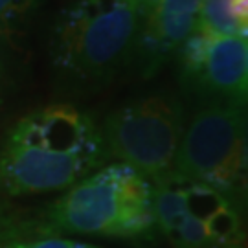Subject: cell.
<instances>
[{
	"label": "cell",
	"mask_w": 248,
	"mask_h": 248,
	"mask_svg": "<svg viewBox=\"0 0 248 248\" xmlns=\"http://www.w3.org/2000/svg\"><path fill=\"white\" fill-rule=\"evenodd\" d=\"M241 2H248V0H241Z\"/></svg>",
	"instance_id": "cell-16"
},
{
	"label": "cell",
	"mask_w": 248,
	"mask_h": 248,
	"mask_svg": "<svg viewBox=\"0 0 248 248\" xmlns=\"http://www.w3.org/2000/svg\"><path fill=\"white\" fill-rule=\"evenodd\" d=\"M248 101V48H247V76H245V87H243V98L241 103Z\"/></svg>",
	"instance_id": "cell-14"
},
{
	"label": "cell",
	"mask_w": 248,
	"mask_h": 248,
	"mask_svg": "<svg viewBox=\"0 0 248 248\" xmlns=\"http://www.w3.org/2000/svg\"><path fill=\"white\" fill-rule=\"evenodd\" d=\"M243 120H245V145H247V189H245V201H243V219L248 228V101L243 103Z\"/></svg>",
	"instance_id": "cell-13"
},
{
	"label": "cell",
	"mask_w": 248,
	"mask_h": 248,
	"mask_svg": "<svg viewBox=\"0 0 248 248\" xmlns=\"http://www.w3.org/2000/svg\"><path fill=\"white\" fill-rule=\"evenodd\" d=\"M143 0H81L62 13L52 39L55 70L72 89H99L133 62Z\"/></svg>",
	"instance_id": "cell-2"
},
{
	"label": "cell",
	"mask_w": 248,
	"mask_h": 248,
	"mask_svg": "<svg viewBox=\"0 0 248 248\" xmlns=\"http://www.w3.org/2000/svg\"><path fill=\"white\" fill-rule=\"evenodd\" d=\"M184 131L180 101L166 92H155L112 110L101 134L108 158L156 184L173 175Z\"/></svg>",
	"instance_id": "cell-5"
},
{
	"label": "cell",
	"mask_w": 248,
	"mask_h": 248,
	"mask_svg": "<svg viewBox=\"0 0 248 248\" xmlns=\"http://www.w3.org/2000/svg\"><path fill=\"white\" fill-rule=\"evenodd\" d=\"M39 219L45 230L59 235L153 239V184L125 164H107L64 191Z\"/></svg>",
	"instance_id": "cell-3"
},
{
	"label": "cell",
	"mask_w": 248,
	"mask_h": 248,
	"mask_svg": "<svg viewBox=\"0 0 248 248\" xmlns=\"http://www.w3.org/2000/svg\"><path fill=\"white\" fill-rule=\"evenodd\" d=\"M103 134L87 112L66 103L20 118L0 145V193L68 191L105 166Z\"/></svg>",
	"instance_id": "cell-1"
},
{
	"label": "cell",
	"mask_w": 248,
	"mask_h": 248,
	"mask_svg": "<svg viewBox=\"0 0 248 248\" xmlns=\"http://www.w3.org/2000/svg\"><path fill=\"white\" fill-rule=\"evenodd\" d=\"M173 173L221 191L243 210L247 145L241 101L213 99L197 110L184 131Z\"/></svg>",
	"instance_id": "cell-4"
},
{
	"label": "cell",
	"mask_w": 248,
	"mask_h": 248,
	"mask_svg": "<svg viewBox=\"0 0 248 248\" xmlns=\"http://www.w3.org/2000/svg\"><path fill=\"white\" fill-rule=\"evenodd\" d=\"M245 37H210L197 31L180 48L186 85L221 101H241L247 76Z\"/></svg>",
	"instance_id": "cell-7"
},
{
	"label": "cell",
	"mask_w": 248,
	"mask_h": 248,
	"mask_svg": "<svg viewBox=\"0 0 248 248\" xmlns=\"http://www.w3.org/2000/svg\"><path fill=\"white\" fill-rule=\"evenodd\" d=\"M197 31L210 37H241L235 0H202Z\"/></svg>",
	"instance_id": "cell-10"
},
{
	"label": "cell",
	"mask_w": 248,
	"mask_h": 248,
	"mask_svg": "<svg viewBox=\"0 0 248 248\" xmlns=\"http://www.w3.org/2000/svg\"><path fill=\"white\" fill-rule=\"evenodd\" d=\"M202 0H143L133 62L153 78L177 48L195 33Z\"/></svg>",
	"instance_id": "cell-8"
},
{
	"label": "cell",
	"mask_w": 248,
	"mask_h": 248,
	"mask_svg": "<svg viewBox=\"0 0 248 248\" xmlns=\"http://www.w3.org/2000/svg\"><path fill=\"white\" fill-rule=\"evenodd\" d=\"M22 222H24V217H17L13 213H8L6 210H2L0 212V243L9 239L20 228Z\"/></svg>",
	"instance_id": "cell-12"
},
{
	"label": "cell",
	"mask_w": 248,
	"mask_h": 248,
	"mask_svg": "<svg viewBox=\"0 0 248 248\" xmlns=\"http://www.w3.org/2000/svg\"><path fill=\"white\" fill-rule=\"evenodd\" d=\"M0 248H99L83 241L72 239L68 235H59L45 230L41 219H24L9 239L0 243Z\"/></svg>",
	"instance_id": "cell-9"
},
{
	"label": "cell",
	"mask_w": 248,
	"mask_h": 248,
	"mask_svg": "<svg viewBox=\"0 0 248 248\" xmlns=\"http://www.w3.org/2000/svg\"><path fill=\"white\" fill-rule=\"evenodd\" d=\"M156 235L168 248H248L237 206L221 191L177 177L153 184Z\"/></svg>",
	"instance_id": "cell-6"
},
{
	"label": "cell",
	"mask_w": 248,
	"mask_h": 248,
	"mask_svg": "<svg viewBox=\"0 0 248 248\" xmlns=\"http://www.w3.org/2000/svg\"><path fill=\"white\" fill-rule=\"evenodd\" d=\"M166 248H168V247H166Z\"/></svg>",
	"instance_id": "cell-17"
},
{
	"label": "cell",
	"mask_w": 248,
	"mask_h": 248,
	"mask_svg": "<svg viewBox=\"0 0 248 248\" xmlns=\"http://www.w3.org/2000/svg\"><path fill=\"white\" fill-rule=\"evenodd\" d=\"M2 210H6V208H4V204H2V201H0V212H2Z\"/></svg>",
	"instance_id": "cell-15"
},
{
	"label": "cell",
	"mask_w": 248,
	"mask_h": 248,
	"mask_svg": "<svg viewBox=\"0 0 248 248\" xmlns=\"http://www.w3.org/2000/svg\"><path fill=\"white\" fill-rule=\"evenodd\" d=\"M31 0H0V26L18 17L30 8Z\"/></svg>",
	"instance_id": "cell-11"
}]
</instances>
